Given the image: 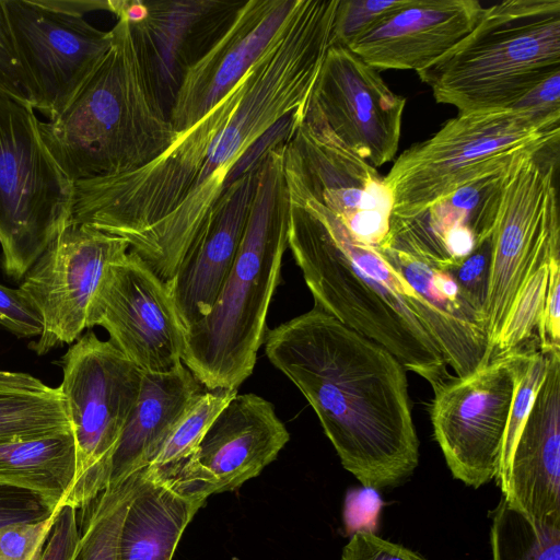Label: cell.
Instances as JSON below:
<instances>
[{"label":"cell","instance_id":"38","mask_svg":"<svg viewBox=\"0 0 560 560\" xmlns=\"http://www.w3.org/2000/svg\"><path fill=\"white\" fill-rule=\"evenodd\" d=\"M0 325L20 337L39 336L43 331L40 314L20 289L0 284Z\"/></svg>","mask_w":560,"mask_h":560},{"label":"cell","instance_id":"34","mask_svg":"<svg viewBox=\"0 0 560 560\" xmlns=\"http://www.w3.org/2000/svg\"><path fill=\"white\" fill-rule=\"evenodd\" d=\"M399 2L400 0H339L332 26L331 45L347 47L354 37Z\"/></svg>","mask_w":560,"mask_h":560},{"label":"cell","instance_id":"9","mask_svg":"<svg viewBox=\"0 0 560 560\" xmlns=\"http://www.w3.org/2000/svg\"><path fill=\"white\" fill-rule=\"evenodd\" d=\"M60 364L59 387L77 456L75 477L61 504L79 509L109 485L112 456L137 402L143 371L93 331L79 338Z\"/></svg>","mask_w":560,"mask_h":560},{"label":"cell","instance_id":"15","mask_svg":"<svg viewBox=\"0 0 560 560\" xmlns=\"http://www.w3.org/2000/svg\"><path fill=\"white\" fill-rule=\"evenodd\" d=\"M289 439L270 401L256 394H236L191 455L168 466L144 468L180 494L208 499L258 476Z\"/></svg>","mask_w":560,"mask_h":560},{"label":"cell","instance_id":"6","mask_svg":"<svg viewBox=\"0 0 560 560\" xmlns=\"http://www.w3.org/2000/svg\"><path fill=\"white\" fill-rule=\"evenodd\" d=\"M417 73L438 103L458 113L512 109L560 73V0H506L483 8L465 38Z\"/></svg>","mask_w":560,"mask_h":560},{"label":"cell","instance_id":"20","mask_svg":"<svg viewBox=\"0 0 560 560\" xmlns=\"http://www.w3.org/2000/svg\"><path fill=\"white\" fill-rule=\"evenodd\" d=\"M482 10L477 0H400L347 47L376 70L419 72L465 38Z\"/></svg>","mask_w":560,"mask_h":560},{"label":"cell","instance_id":"17","mask_svg":"<svg viewBox=\"0 0 560 560\" xmlns=\"http://www.w3.org/2000/svg\"><path fill=\"white\" fill-rule=\"evenodd\" d=\"M307 105L343 145L373 167L394 160L406 98L348 47L328 48Z\"/></svg>","mask_w":560,"mask_h":560},{"label":"cell","instance_id":"14","mask_svg":"<svg viewBox=\"0 0 560 560\" xmlns=\"http://www.w3.org/2000/svg\"><path fill=\"white\" fill-rule=\"evenodd\" d=\"M93 326L143 372L183 363L186 328L167 284L131 250L107 268L88 310L86 328Z\"/></svg>","mask_w":560,"mask_h":560},{"label":"cell","instance_id":"28","mask_svg":"<svg viewBox=\"0 0 560 560\" xmlns=\"http://www.w3.org/2000/svg\"><path fill=\"white\" fill-rule=\"evenodd\" d=\"M513 165L467 183L423 211L435 238L441 243L440 237L446 230L464 226L474 233L478 245L490 240Z\"/></svg>","mask_w":560,"mask_h":560},{"label":"cell","instance_id":"24","mask_svg":"<svg viewBox=\"0 0 560 560\" xmlns=\"http://www.w3.org/2000/svg\"><path fill=\"white\" fill-rule=\"evenodd\" d=\"M201 392V384L184 363L164 373L143 372L137 402L112 456L109 485L124 481L152 462Z\"/></svg>","mask_w":560,"mask_h":560},{"label":"cell","instance_id":"42","mask_svg":"<svg viewBox=\"0 0 560 560\" xmlns=\"http://www.w3.org/2000/svg\"><path fill=\"white\" fill-rule=\"evenodd\" d=\"M512 109L541 118H560V73H556L530 90Z\"/></svg>","mask_w":560,"mask_h":560},{"label":"cell","instance_id":"16","mask_svg":"<svg viewBox=\"0 0 560 560\" xmlns=\"http://www.w3.org/2000/svg\"><path fill=\"white\" fill-rule=\"evenodd\" d=\"M130 250L128 242L89 224L70 222L19 287L38 310L43 331L30 348L38 355L77 340L107 270Z\"/></svg>","mask_w":560,"mask_h":560},{"label":"cell","instance_id":"30","mask_svg":"<svg viewBox=\"0 0 560 560\" xmlns=\"http://www.w3.org/2000/svg\"><path fill=\"white\" fill-rule=\"evenodd\" d=\"M493 560H560V525L540 524L503 497L492 513Z\"/></svg>","mask_w":560,"mask_h":560},{"label":"cell","instance_id":"1","mask_svg":"<svg viewBox=\"0 0 560 560\" xmlns=\"http://www.w3.org/2000/svg\"><path fill=\"white\" fill-rule=\"evenodd\" d=\"M264 342L363 487H394L413 472L419 440L406 369L390 352L316 306L268 330Z\"/></svg>","mask_w":560,"mask_h":560},{"label":"cell","instance_id":"35","mask_svg":"<svg viewBox=\"0 0 560 560\" xmlns=\"http://www.w3.org/2000/svg\"><path fill=\"white\" fill-rule=\"evenodd\" d=\"M58 508L37 492L0 482V528L48 520Z\"/></svg>","mask_w":560,"mask_h":560},{"label":"cell","instance_id":"5","mask_svg":"<svg viewBox=\"0 0 560 560\" xmlns=\"http://www.w3.org/2000/svg\"><path fill=\"white\" fill-rule=\"evenodd\" d=\"M288 141L270 149L232 268L208 315L186 330L184 365L209 390L235 389L252 374L265 341L269 304L288 247Z\"/></svg>","mask_w":560,"mask_h":560},{"label":"cell","instance_id":"29","mask_svg":"<svg viewBox=\"0 0 560 560\" xmlns=\"http://www.w3.org/2000/svg\"><path fill=\"white\" fill-rule=\"evenodd\" d=\"M138 471L107 486L77 509L79 541L71 560H117L120 526L137 482Z\"/></svg>","mask_w":560,"mask_h":560},{"label":"cell","instance_id":"44","mask_svg":"<svg viewBox=\"0 0 560 560\" xmlns=\"http://www.w3.org/2000/svg\"><path fill=\"white\" fill-rule=\"evenodd\" d=\"M19 372H9L0 370V380L12 378L18 375Z\"/></svg>","mask_w":560,"mask_h":560},{"label":"cell","instance_id":"8","mask_svg":"<svg viewBox=\"0 0 560 560\" xmlns=\"http://www.w3.org/2000/svg\"><path fill=\"white\" fill-rule=\"evenodd\" d=\"M32 106L0 94L2 268L24 278L71 222L74 183L47 148Z\"/></svg>","mask_w":560,"mask_h":560},{"label":"cell","instance_id":"13","mask_svg":"<svg viewBox=\"0 0 560 560\" xmlns=\"http://www.w3.org/2000/svg\"><path fill=\"white\" fill-rule=\"evenodd\" d=\"M30 104L48 120L74 96L110 46V32L47 0H4Z\"/></svg>","mask_w":560,"mask_h":560},{"label":"cell","instance_id":"39","mask_svg":"<svg viewBox=\"0 0 560 560\" xmlns=\"http://www.w3.org/2000/svg\"><path fill=\"white\" fill-rule=\"evenodd\" d=\"M537 331L541 352L560 350V253L550 258L547 292Z\"/></svg>","mask_w":560,"mask_h":560},{"label":"cell","instance_id":"26","mask_svg":"<svg viewBox=\"0 0 560 560\" xmlns=\"http://www.w3.org/2000/svg\"><path fill=\"white\" fill-rule=\"evenodd\" d=\"M77 470L71 430L0 442V482L37 492L59 506Z\"/></svg>","mask_w":560,"mask_h":560},{"label":"cell","instance_id":"21","mask_svg":"<svg viewBox=\"0 0 560 560\" xmlns=\"http://www.w3.org/2000/svg\"><path fill=\"white\" fill-rule=\"evenodd\" d=\"M495 479L511 505L537 523L560 525V350L548 352L544 383Z\"/></svg>","mask_w":560,"mask_h":560},{"label":"cell","instance_id":"12","mask_svg":"<svg viewBox=\"0 0 560 560\" xmlns=\"http://www.w3.org/2000/svg\"><path fill=\"white\" fill-rule=\"evenodd\" d=\"M284 172L360 242L375 248L387 235L393 197L384 177L343 145L308 105L285 143Z\"/></svg>","mask_w":560,"mask_h":560},{"label":"cell","instance_id":"27","mask_svg":"<svg viewBox=\"0 0 560 560\" xmlns=\"http://www.w3.org/2000/svg\"><path fill=\"white\" fill-rule=\"evenodd\" d=\"M71 430L60 387L19 372L0 380V442Z\"/></svg>","mask_w":560,"mask_h":560},{"label":"cell","instance_id":"18","mask_svg":"<svg viewBox=\"0 0 560 560\" xmlns=\"http://www.w3.org/2000/svg\"><path fill=\"white\" fill-rule=\"evenodd\" d=\"M375 249L434 314L439 348L454 375L464 377L481 366L488 346L485 323L440 266L453 261L438 243L413 219L392 215L388 233Z\"/></svg>","mask_w":560,"mask_h":560},{"label":"cell","instance_id":"37","mask_svg":"<svg viewBox=\"0 0 560 560\" xmlns=\"http://www.w3.org/2000/svg\"><path fill=\"white\" fill-rule=\"evenodd\" d=\"M0 94L31 106L4 0H0Z\"/></svg>","mask_w":560,"mask_h":560},{"label":"cell","instance_id":"19","mask_svg":"<svg viewBox=\"0 0 560 560\" xmlns=\"http://www.w3.org/2000/svg\"><path fill=\"white\" fill-rule=\"evenodd\" d=\"M301 0L242 2L207 50L186 70L168 116L179 133L199 121L243 79L283 32Z\"/></svg>","mask_w":560,"mask_h":560},{"label":"cell","instance_id":"25","mask_svg":"<svg viewBox=\"0 0 560 560\" xmlns=\"http://www.w3.org/2000/svg\"><path fill=\"white\" fill-rule=\"evenodd\" d=\"M206 500L180 494L145 468L139 470L119 530L117 560H172L185 528Z\"/></svg>","mask_w":560,"mask_h":560},{"label":"cell","instance_id":"11","mask_svg":"<svg viewBox=\"0 0 560 560\" xmlns=\"http://www.w3.org/2000/svg\"><path fill=\"white\" fill-rule=\"evenodd\" d=\"M523 350L434 389L431 420L454 478L479 488L497 477Z\"/></svg>","mask_w":560,"mask_h":560},{"label":"cell","instance_id":"40","mask_svg":"<svg viewBox=\"0 0 560 560\" xmlns=\"http://www.w3.org/2000/svg\"><path fill=\"white\" fill-rule=\"evenodd\" d=\"M341 560H427L401 545L385 540L369 529H358L343 547Z\"/></svg>","mask_w":560,"mask_h":560},{"label":"cell","instance_id":"10","mask_svg":"<svg viewBox=\"0 0 560 560\" xmlns=\"http://www.w3.org/2000/svg\"><path fill=\"white\" fill-rule=\"evenodd\" d=\"M558 145L516 162L504 184L491 236V265L485 305L490 362L504 320L532 269L560 253L556 188Z\"/></svg>","mask_w":560,"mask_h":560},{"label":"cell","instance_id":"23","mask_svg":"<svg viewBox=\"0 0 560 560\" xmlns=\"http://www.w3.org/2000/svg\"><path fill=\"white\" fill-rule=\"evenodd\" d=\"M147 16L131 24L145 56L160 98L170 113L197 50L215 39L242 2L217 0L144 1Z\"/></svg>","mask_w":560,"mask_h":560},{"label":"cell","instance_id":"43","mask_svg":"<svg viewBox=\"0 0 560 560\" xmlns=\"http://www.w3.org/2000/svg\"><path fill=\"white\" fill-rule=\"evenodd\" d=\"M107 11L130 24L141 22L148 13L144 1L140 0H109L107 1Z\"/></svg>","mask_w":560,"mask_h":560},{"label":"cell","instance_id":"4","mask_svg":"<svg viewBox=\"0 0 560 560\" xmlns=\"http://www.w3.org/2000/svg\"><path fill=\"white\" fill-rule=\"evenodd\" d=\"M109 32L108 50L71 101L39 125L73 183L138 170L177 137L131 24L117 19Z\"/></svg>","mask_w":560,"mask_h":560},{"label":"cell","instance_id":"32","mask_svg":"<svg viewBox=\"0 0 560 560\" xmlns=\"http://www.w3.org/2000/svg\"><path fill=\"white\" fill-rule=\"evenodd\" d=\"M236 394L235 389L201 392L188 406L147 467L168 466L191 455L212 421Z\"/></svg>","mask_w":560,"mask_h":560},{"label":"cell","instance_id":"31","mask_svg":"<svg viewBox=\"0 0 560 560\" xmlns=\"http://www.w3.org/2000/svg\"><path fill=\"white\" fill-rule=\"evenodd\" d=\"M551 256L539 261L526 278L504 320L491 360L523 350L538 340L534 332L542 314Z\"/></svg>","mask_w":560,"mask_h":560},{"label":"cell","instance_id":"41","mask_svg":"<svg viewBox=\"0 0 560 560\" xmlns=\"http://www.w3.org/2000/svg\"><path fill=\"white\" fill-rule=\"evenodd\" d=\"M79 536L77 509L70 504H60L39 560H71Z\"/></svg>","mask_w":560,"mask_h":560},{"label":"cell","instance_id":"3","mask_svg":"<svg viewBox=\"0 0 560 560\" xmlns=\"http://www.w3.org/2000/svg\"><path fill=\"white\" fill-rule=\"evenodd\" d=\"M337 0H301L283 32L247 72L243 98L180 205L132 247L165 282L207 229L234 166L264 133L306 108L331 46Z\"/></svg>","mask_w":560,"mask_h":560},{"label":"cell","instance_id":"2","mask_svg":"<svg viewBox=\"0 0 560 560\" xmlns=\"http://www.w3.org/2000/svg\"><path fill=\"white\" fill-rule=\"evenodd\" d=\"M288 247L317 308L373 340L433 390L454 378L439 349L438 320L378 252L285 174Z\"/></svg>","mask_w":560,"mask_h":560},{"label":"cell","instance_id":"7","mask_svg":"<svg viewBox=\"0 0 560 560\" xmlns=\"http://www.w3.org/2000/svg\"><path fill=\"white\" fill-rule=\"evenodd\" d=\"M559 122L515 109L458 113L406 149L384 176L392 215H417L467 183L559 144Z\"/></svg>","mask_w":560,"mask_h":560},{"label":"cell","instance_id":"36","mask_svg":"<svg viewBox=\"0 0 560 560\" xmlns=\"http://www.w3.org/2000/svg\"><path fill=\"white\" fill-rule=\"evenodd\" d=\"M54 516L0 528V560H39Z\"/></svg>","mask_w":560,"mask_h":560},{"label":"cell","instance_id":"33","mask_svg":"<svg viewBox=\"0 0 560 560\" xmlns=\"http://www.w3.org/2000/svg\"><path fill=\"white\" fill-rule=\"evenodd\" d=\"M491 265V238L458 262L441 266L458 284L465 300L485 323V305Z\"/></svg>","mask_w":560,"mask_h":560},{"label":"cell","instance_id":"22","mask_svg":"<svg viewBox=\"0 0 560 560\" xmlns=\"http://www.w3.org/2000/svg\"><path fill=\"white\" fill-rule=\"evenodd\" d=\"M258 167L243 174L224 190L207 229L166 282L186 330L210 313L232 268L255 195Z\"/></svg>","mask_w":560,"mask_h":560}]
</instances>
